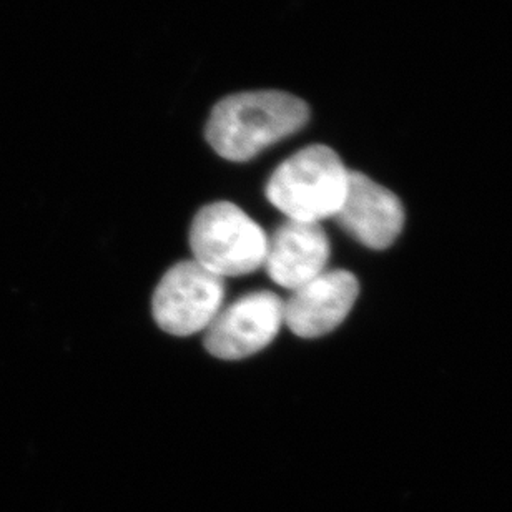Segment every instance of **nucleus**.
<instances>
[{"mask_svg":"<svg viewBox=\"0 0 512 512\" xmlns=\"http://www.w3.org/2000/svg\"><path fill=\"white\" fill-rule=\"evenodd\" d=\"M310 120L305 100L281 90H252L220 100L207 124L210 147L230 162H248L300 132Z\"/></svg>","mask_w":512,"mask_h":512,"instance_id":"obj_1","label":"nucleus"},{"mask_svg":"<svg viewBox=\"0 0 512 512\" xmlns=\"http://www.w3.org/2000/svg\"><path fill=\"white\" fill-rule=\"evenodd\" d=\"M330 255L321 223L286 220L268 237L263 268L276 285L293 291L321 275Z\"/></svg>","mask_w":512,"mask_h":512,"instance_id":"obj_8","label":"nucleus"},{"mask_svg":"<svg viewBox=\"0 0 512 512\" xmlns=\"http://www.w3.org/2000/svg\"><path fill=\"white\" fill-rule=\"evenodd\" d=\"M225 280L195 260L180 261L162 276L153 293L157 325L173 336H192L207 330L222 311Z\"/></svg>","mask_w":512,"mask_h":512,"instance_id":"obj_4","label":"nucleus"},{"mask_svg":"<svg viewBox=\"0 0 512 512\" xmlns=\"http://www.w3.org/2000/svg\"><path fill=\"white\" fill-rule=\"evenodd\" d=\"M285 326V300L271 291H253L222 308L203 331V345L218 360H245L265 350Z\"/></svg>","mask_w":512,"mask_h":512,"instance_id":"obj_5","label":"nucleus"},{"mask_svg":"<svg viewBox=\"0 0 512 512\" xmlns=\"http://www.w3.org/2000/svg\"><path fill=\"white\" fill-rule=\"evenodd\" d=\"M360 295V283L346 270H325L291 291L285 301V326L300 338H320L346 320Z\"/></svg>","mask_w":512,"mask_h":512,"instance_id":"obj_6","label":"nucleus"},{"mask_svg":"<svg viewBox=\"0 0 512 512\" xmlns=\"http://www.w3.org/2000/svg\"><path fill=\"white\" fill-rule=\"evenodd\" d=\"M192 260L215 275H250L263 268L268 235L242 208L230 202L210 203L190 225Z\"/></svg>","mask_w":512,"mask_h":512,"instance_id":"obj_3","label":"nucleus"},{"mask_svg":"<svg viewBox=\"0 0 512 512\" xmlns=\"http://www.w3.org/2000/svg\"><path fill=\"white\" fill-rule=\"evenodd\" d=\"M350 173L333 148L316 143L278 165L266 185V198L286 220L321 223L340 212Z\"/></svg>","mask_w":512,"mask_h":512,"instance_id":"obj_2","label":"nucleus"},{"mask_svg":"<svg viewBox=\"0 0 512 512\" xmlns=\"http://www.w3.org/2000/svg\"><path fill=\"white\" fill-rule=\"evenodd\" d=\"M336 220L356 242L383 250L398 238L403 230V203L391 190L366 177L351 172L345 202Z\"/></svg>","mask_w":512,"mask_h":512,"instance_id":"obj_7","label":"nucleus"}]
</instances>
